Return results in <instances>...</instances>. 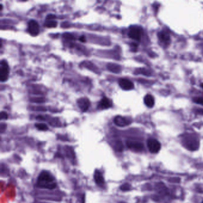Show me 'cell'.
Wrapping results in <instances>:
<instances>
[{
  "label": "cell",
  "instance_id": "25",
  "mask_svg": "<svg viewBox=\"0 0 203 203\" xmlns=\"http://www.w3.org/2000/svg\"><path fill=\"white\" fill-rule=\"evenodd\" d=\"M202 203H203V202H202Z\"/></svg>",
  "mask_w": 203,
  "mask_h": 203
},
{
  "label": "cell",
  "instance_id": "7",
  "mask_svg": "<svg viewBox=\"0 0 203 203\" xmlns=\"http://www.w3.org/2000/svg\"><path fill=\"white\" fill-rule=\"evenodd\" d=\"M119 84L120 88L123 90L129 91L132 89L134 88V85L133 82L128 79H120L119 81Z\"/></svg>",
  "mask_w": 203,
  "mask_h": 203
},
{
  "label": "cell",
  "instance_id": "8",
  "mask_svg": "<svg viewBox=\"0 0 203 203\" xmlns=\"http://www.w3.org/2000/svg\"><path fill=\"white\" fill-rule=\"evenodd\" d=\"M129 36L136 41H139L141 39V30L137 26H132L129 32Z\"/></svg>",
  "mask_w": 203,
  "mask_h": 203
},
{
  "label": "cell",
  "instance_id": "6",
  "mask_svg": "<svg viewBox=\"0 0 203 203\" xmlns=\"http://www.w3.org/2000/svg\"><path fill=\"white\" fill-rule=\"evenodd\" d=\"M77 104L80 110L82 112H85L90 106V101L87 98H81L78 100Z\"/></svg>",
  "mask_w": 203,
  "mask_h": 203
},
{
  "label": "cell",
  "instance_id": "11",
  "mask_svg": "<svg viewBox=\"0 0 203 203\" xmlns=\"http://www.w3.org/2000/svg\"><path fill=\"white\" fill-rule=\"evenodd\" d=\"M94 180L96 184L98 185H102L104 184V177L100 171L98 170H95L94 172Z\"/></svg>",
  "mask_w": 203,
  "mask_h": 203
},
{
  "label": "cell",
  "instance_id": "4",
  "mask_svg": "<svg viewBox=\"0 0 203 203\" xmlns=\"http://www.w3.org/2000/svg\"><path fill=\"white\" fill-rule=\"evenodd\" d=\"M126 145L130 149L135 152H141L144 149V145L142 142L136 141H128Z\"/></svg>",
  "mask_w": 203,
  "mask_h": 203
},
{
  "label": "cell",
  "instance_id": "13",
  "mask_svg": "<svg viewBox=\"0 0 203 203\" xmlns=\"http://www.w3.org/2000/svg\"><path fill=\"white\" fill-rule=\"evenodd\" d=\"M159 39L164 42H168L170 41L169 35L164 31H162L159 33L158 34Z\"/></svg>",
  "mask_w": 203,
  "mask_h": 203
},
{
  "label": "cell",
  "instance_id": "1",
  "mask_svg": "<svg viewBox=\"0 0 203 203\" xmlns=\"http://www.w3.org/2000/svg\"><path fill=\"white\" fill-rule=\"evenodd\" d=\"M37 185L41 188L53 189L56 187L54 177L48 171L44 170L38 177Z\"/></svg>",
  "mask_w": 203,
  "mask_h": 203
},
{
  "label": "cell",
  "instance_id": "12",
  "mask_svg": "<svg viewBox=\"0 0 203 203\" xmlns=\"http://www.w3.org/2000/svg\"><path fill=\"white\" fill-rule=\"evenodd\" d=\"M144 103L149 108L153 107L154 106V97L152 96L151 95L147 94L145 97H144Z\"/></svg>",
  "mask_w": 203,
  "mask_h": 203
},
{
  "label": "cell",
  "instance_id": "19",
  "mask_svg": "<svg viewBox=\"0 0 203 203\" xmlns=\"http://www.w3.org/2000/svg\"><path fill=\"white\" fill-rule=\"evenodd\" d=\"M192 100L194 103L203 106V97H195Z\"/></svg>",
  "mask_w": 203,
  "mask_h": 203
},
{
  "label": "cell",
  "instance_id": "9",
  "mask_svg": "<svg viewBox=\"0 0 203 203\" xmlns=\"http://www.w3.org/2000/svg\"><path fill=\"white\" fill-rule=\"evenodd\" d=\"M112 106V101L109 98L103 97L98 104V108L100 109H107Z\"/></svg>",
  "mask_w": 203,
  "mask_h": 203
},
{
  "label": "cell",
  "instance_id": "3",
  "mask_svg": "<svg viewBox=\"0 0 203 203\" xmlns=\"http://www.w3.org/2000/svg\"><path fill=\"white\" fill-rule=\"evenodd\" d=\"M147 146L151 153H157L161 149L160 143L156 139L151 138L147 141Z\"/></svg>",
  "mask_w": 203,
  "mask_h": 203
},
{
  "label": "cell",
  "instance_id": "23",
  "mask_svg": "<svg viewBox=\"0 0 203 203\" xmlns=\"http://www.w3.org/2000/svg\"><path fill=\"white\" fill-rule=\"evenodd\" d=\"M201 88H203V83L201 84Z\"/></svg>",
  "mask_w": 203,
  "mask_h": 203
},
{
  "label": "cell",
  "instance_id": "5",
  "mask_svg": "<svg viewBox=\"0 0 203 203\" xmlns=\"http://www.w3.org/2000/svg\"><path fill=\"white\" fill-rule=\"evenodd\" d=\"M28 31L32 36H36L39 32V26L36 21L31 20L28 23Z\"/></svg>",
  "mask_w": 203,
  "mask_h": 203
},
{
  "label": "cell",
  "instance_id": "18",
  "mask_svg": "<svg viewBox=\"0 0 203 203\" xmlns=\"http://www.w3.org/2000/svg\"><path fill=\"white\" fill-rule=\"evenodd\" d=\"M131 185L129 184H127V183L123 184L120 187V189L122 191H129L131 189Z\"/></svg>",
  "mask_w": 203,
  "mask_h": 203
},
{
  "label": "cell",
  "instance_id": "21",
  "mask_svg": "<svg viewBox=\"0 0 203 203\" xmlns=\"http://www.w3.org/2000/svg\"><path fill=\"white\" fill-rule=\"evenodd\" d=\"M56 18V16L53 14H49L47 16L46 18V20H53L54 19Z\"/></svg>",
  "mask_w": 203,
  "mask_h": 203
},
{
  "label": "cell",
  "instance_id": "10",
  "mask_svg": "<svg viewBox=\"0 0 203 203\" xmlns=\"http://www.w3.org/2000/svg\"><path fill=\"white\" fill-rule=\"evenodd\" d=\"M114 123L120 127H124L129 124V121L125 117H123L120 116H117L114 119Z\"/></svg>",
  "mask_w": 203,
  "mask_h": 203
},
{
  "label": "cell",
  "instance_id": "2",
  "mask_svg": "<svg viewBox=\"0 0 203 203\" xmlns=\"http://www.w3.org/2000/svg\"><path fill=\"white\" fill-rule=\"evenodd\" d=\"M9 67L5 60H2L0 64V80L1 82L6 81L9 78Z\"/></svg>",
  "mask_w": 203,
  "mask_h": 203
},
{
  "label": "cell",
  "instance_id": "17",
  "mask_svg": "<svg viewBox=\"0 0 203 203\" xmlns=\"http://www.w3.org/2000/svg\"><path fill=\"white\" fill-rule=\"evenodd\" d=\"M108 68L113 72H117L119 71V66L114 64H109L108 65Z\"/></svg>",
  "mask_w": 203,
  "mask_h": 203
},
{
  "label": "cell",
  "instance_id": "15",
  "mask_svg": "<svg viewBox=\"0 0 203 203\" xmlns=\"http://www.w3.org/2000/svg\"><path fill=\"white\" fill-rule=\"evenodd\" d=\"M35 127L40 131H47L48 129L47 125L44 123H36Z\"/></svg>",
  "mask_w": 203,
  "mask_h": 203
},
{
  "label": "cell",
  "instance_id": "24",
  "mask_svg": "<svg viewBox=\"0 0 203 203\" xmlns=\"http://www.w3.org/2000/svg\"><path fill=\"white\" fill-rule=\"evenodd\" d=\"M119 203H126V202H119Z\"/></svg>",
  "mask_w": 203,
  "mask_h": 203
},
{
  "label": "cell",
  "instance_id": "22",
  "mask_svg": "<svg viewBox=\"0 0 203 203\" xmlns=\"http://www.w3.org/2000/svg\"><path fill=\"white\" fill-rule=\"evenodd\" d=\"M79 40H80L81 42H85V41H86V38H85V36L82 35V36H80V38H79Z\"/></svg>",
  "mask_w": 203,
  "mask_h": 203
},
{
  "label": "cell",
  "instance_id": "20",
  "mask_svg": "<svg viewBox=\"0 0 203 203\" xmlns=\"http://www.w3.org/2000/svg\"><path fill=\"white\" fill-rule=\"evenodd\" d=\"M8 118V115L7 113L5 112H1V120H6Z\"/></svg>",
  "mask_w": 203,
  "mask_h": 203
},
{
  "label": "cell",
  "instance_id": "14",
  "mask_svg": "<svg viewBox=\"0 0 203 203\" xmlns=\"http://www.w3.org/2000/svg\"><path fill=\"white\" fill-rule=\"evenodd\" d=\"M57 22L54 20H46L45 23V26L48 28H55L57 26Z\"/></svg>",
  "mask_w": 203,
  "mask_h": 203
},
{
  "label": "cell",
  "instance_id": "16",
  "mask_svg": "<svg viewBox=\"0 0 203 203\" xmlns=\"http://www.w3.org/2000/svg\"><path fill=\"white\" fill-rule=\"evenodd\" d=\"M114 149H116V151H119L121 152L123 151V144L121 141H118L114 145Z\"/></svg>",
  "mask_w": 203,
  "mask_h": 203
}]
</instances>
